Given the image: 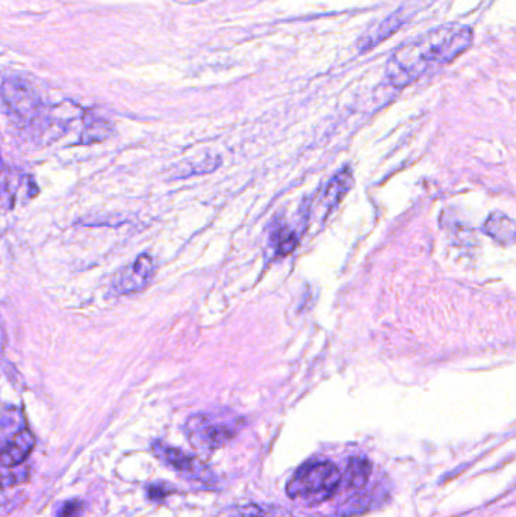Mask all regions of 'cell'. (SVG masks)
Segmentation results:
<instances>
[{"label": "cell", "instance_id": "cell-1", "mask_svg": "<svg viewBox=\"0 0 516 517\" xmlns=\"http://www.w3.org/2000/svg\"><path fill=\"white\" fill-rule=\"evenodd\" d=\"M473 40V29L461 23H448L430 29L426 34L398 47L389 56L386 78L394 87H408L464 55Z\"/></svg>", "mask_w": 516, "mask_h": 517}, {"label": "cell", "instance_id": "cell-2", "mask_svg": "<svg viewBox=\"0 0 516 517\" xmlns=\"http://www.w3.org/2000/svg\"><path fill=\"white\" fill-rule=\"evenodd\" d=\"M341 483V471L332 462L306 463L293 475L286 486V493L291 499H305L318 504L332 498Z\"/></svg>", "mask_w": 516, "mask_h": 517}, {"label": "cell", "instance_id": "cell-3", "mask_svg": "<svg viewBox=\"0 0 516 517\" xmlns=\"http://www.w3.org/2000/svg\"><path fill=\"white\" fill-rule=\"evenodd\" d=\"M188 437L199 449H217L237 434V424L220 421L215 416L199 415L188 421Z\"/></svg>", "mask_w": 516, "mask_h": 517}, {"label": "cell", "instance_id": "cell-4", "mask_svg": "<svg viewBox=\"0 0 516 517\" xmlns=\"http://www.w3.org/2000/svg\"><path fill=\"white\" fill-rule=\"evenodd\" d=\"M153 452H155V456L161 462L175 469L176 472H179L187 480L197 481V483L202 484L215 483V475L212 474L211 469L202 460L197 459V457L190 456L187 452L165 445L162 442L153 443Z\"/></svg>", "mask_w": 516, "mask_h": 517}, {"label": "cell", "instance_id": "cell-5", "mask_svg": "<svg viewBox=\"0 0 516 517\" xmlns=\"http://www.w3.org/2000/svg\"><path fill=\"white\" fill-rule=\"evenodd\" d=\"M155 268V261L150 254H140L134 262L117 273L112 280V288L116 289L117 294H137L150 285Z\"/></svg>", "mask_w": 516, "mask_h": 517}, {"label": "cell", "instance_id": "cell-6", "mask_svg": "<svg viewBox=\"0 0 516 517\" xmlns=\"http://www.w3.org/2000/svg\"><path fill=\"white\" fill-rule=\"evenodd\" d=\"M2 99L8 111L19 121H32L40 111V99L26 82L11 79L2 87Z\"/></svg>", "mask_w": 516, "mask_h": 517}, {"label": "cell", "instance_id": "cell-7", "mask_svg": "<svg viewBox=\"0 0 516 517\" xmlns=\"http://www.w3.org/2000/svg\"><path fill=\"white\" fill-rule=\"evenodd\" d=\"M34 446L35 439L31 431L26 428L20 431L13 443L5 451L0 452V468H16V466L22 465L28 459Z\"/></svg>", "mask_w": 516, "mask_h": 517}, {"label": "cell", "instance_id": "cell-8", "mask_svg": "<svg viewBox=\"0 0 516 517\" xmlns=\"http://www.w3.org/2000/svg\"><path fill=\"white\" fill-rule=\"evenodd\" d=\"M483 232L489 238L503 245H513V242H515V223H513L512 218L507 217L506 214H500V212L492 214L486 220Z\"/></svg>", "mask_w": 516, "mask_h": 517}, {"label": "cell", "instance_id": "cell-9", "mask_svg": "<svg viewBox=\"0 0 516 517\" xmlns=\"http://www.w3.org/2000/svg\"><path fill=\"white\" fill-rule=\"evenodd\" d=\"M25 428V419L19 410L0 409V452L5 451Z\"/></svg>", "mask_w": 516, "mask_h": 517}, {"label": "cell", "instance_id": "cell-10", "mask_svg": "<svg viewBox=\"0 0 516 517\" xmlns=\"http://www.w3.org/2000/svg\"><path fill=\"white\" fill-rule=\"evenodd\" d=\"M353 186V173L350 168H344L335 174V177L330 179L327 183L326 191H324V205L333 208L341 202L342 197L346 196L347 192Z\"/></svg>", "mask_w": 516, "mask_h": 517}, {"label": "cell", "instance_id": "cell-11", "mask_svg": "<svg viewBox=\"0 0 516 517\" xmlns=\"http://www.w3.org/2000/svg\"><path fill=\"white\" fill-rule=\"evenodd\" d=\"M371 463L365 457H353L347 465L346 483L350 489L359 490L368 483L371 475Z\"/></svg>", "mask_w": 516, "mask_h": 517}, {"label": "cell", "instance_id": "cell-12", "mask_svg": "<svg viewBox=\"0 0 516 517\" xmlns=\"http://www.w3.org/2000/svg\"><path fill=\"white\" fill-rule=\"evenodd\" d=\"M108 134V124L103 123V121L96 120L94 123H90L85 127L84 135H82V143H97V141L105 140V138L108 137Z\"/></svg>", "mask_w": 516, "mask_h": 517}, {"label": "cell", "instance_id": "cell-13", "mask_svg": "<svg viewBox=\"0 0 516 517\" xmlns=\"http://www.w3.org/2000/svg\"><path fill=\"white\" fill-rule=\"evenodd\" d=\"M218 517H264V513L259 508H256L255 505H247V507H235L224 510Z\"/></svg>", "mask_w": 516, "mask_h": 517}, {"label": "cell", "instance_id": "cell-14", "mask_svg": "<svg viewBox=\"0 0 516 517\" xmlns=\"http://www.w3.org/2000/svg\"><path fill=\"white\" fill-rule=\"evenodd\" d=\"M279 235V241H277V248H279L280 253L288 254L294 250L296 247L297 239L294 236V233L288 232V230H282V232L277 233Z\"/></svg>", "mask_w": 516, "mask_h": 517}, {"label": "cell", "instance_id": "cell-15", "mask_svg": "<svg viewBox=\"0 0 516 517\" xmlns=\"http://www.w3.org/2000/svg\"><path fill=\"white\" fill-rule=\"evenodd\" d=\"M78 508L79 505L76 504V502H72V504L66 505L60 517H72L73 513H76V510H78Z\"/></svg>", "mask_w": 516, "mask_h": 517}, {"label": "cell", "instance_id": "cell-16", "mask_svg": "<svg viewBox=\"0 0 516 517\" xmlns=\"http://www.w3.org/2000/svg\"><path fill=\"white\" fill-rule=\"evenodd\" d=\"M4 170V161H2V156H0V173Z\"/></svg>", "mask_w": 516, "mask_h": 517}]
</instances>
